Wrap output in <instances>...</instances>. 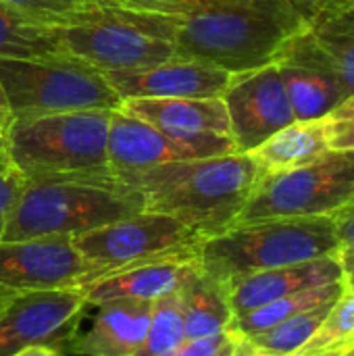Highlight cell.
I'll list each match as a JSON object with an SVG mask.
<instances>
[{
  "label": "cell",
  "instance_id": "obj_42",
  "mask_svg": "<svg viewBox=\"0 0 354 356\" xmlns=\"http://www.w3.org/2000/svg\"><path fill=\"white\" fill-rule=\"evenodd\" d=\"M348 356H354V350H353V353H351V355H348Z\"/></svg>",
  "mask_w": 354,
  "mask_h": 356
},
{
  "label": "cell",
  "instance_id": "obj_1",
  "mask_svg": "<svg viewBox=\"0 0 354 356\" xmlns=\"http://www.w3.org/2000/svg\"><path fill=\"white\" fill-rule=\"evenodd\" d=\"M307 25L294 0L217 2L175 15L173 44L177 56L244 73L273 65Z\"/></svg>",
  "mask_w": 354,
  "mask_h": 356
},
{
  "label": "cell",
  "instance_id": "obj_33",
  "mask_svg": "<svg viewBox=\"0 0 354 356\" xmlns=\"http://www.w3.org/2000/svg\"><path fill=\"white\" fill-rule=\"evenodd\" d=\"M340 246H354V196L330 215Z\"/></svg>",
  "mask_w": 354,
  "mask_h": 356
},
{
  "label": "cell",
  "instance_id": "obj_36",
  "mask_svg": "<svg viewBox=\"0 0 354 356\" xmlns=\"http://www.w3.org/2000/svg\"><path fill=\"white\" fill-rule=\"evenodd\" d=\"M354 350V344H342L334 348H323V350H305L296 353L294 356H348Z\"/></svg>",
  "mask_w": 354,
  "mask_h": 356
},
{
  "label": "cell",
  "instance_id": "obj_5",
  "mask_svg": "<svg viewBox=\"0 0 354 356\" xmlns=\"http://www.w3.org/2000/svg\"><path fill=\"white\" fill-rule=\"evenodd\" d=\"M142 211V192L119 179H27L2 240L73 238Z\"/></svg>",
  "mask_w": 354,
  "mask_h": 356
},
{
  "label": "cell",
  "instance_id": "obj_24",
  "mask_svg": "<svg viewBox=\"0 0 354 356\" xmlns=\"http://www.w3.org/2000/svg\"><path fill=\"white\" fill-rule=\"evenodd\" d=\"M344 290V282H332L319 288H309L303 292H294L290 296L277 298L265 307H259L255 311H248L244 315L234 317L232 323V332L238 336H255L259 332H265L303 311L315 309V307H323V305H332L338 300V296Z\"/></svg>",
  "mask_w": 354,
  "mask_h": 356
},
{
  "label": "cell",
  "instance_id": "obj_20",
  "mask_svg": "<svg viewBox=\"0 0 354 356\" xmlns=\"http://www.w3.org/2000/svg\"><path fill=\"white\" fill-rule=\"evenodd\" d=\"M334 121L332 117H319L309 121H292L267 142L250 152L261 179L277 173H286L305 167L332 150Z\"/></svg>",
  "mask_w": 354,
  "mask_h": 356
},
{
  "label": "cell",
  "instance_id": "obj_23",
  "mask_svg": "<svg viewBox=\"0 0 354 356\" xmlns=\"http://www.w3.org/2000/svg\"><path fill=\"white\" fill-rule=\"evenodd\" d=\"M0 58H69L50 25L31 21L0 0Z\"/></svg>",
  "mask_w": 354,
  "mask_h": 356
},
{
  "label": "cell",
  "instance_id": "obj_2",
  "mask_svg": "<svg viewBox=\"0 0 354 356\" xmlns=\"http://www.w3.org/2000/svg\"><path fill=\"white\" fill-rule=\"evenodd\" d=\"M259 181L261 171L244 152L167 163L123 179L142 192L144 211L177 219L200 240L232 229Z\"/></svg>",
  "mask_w": 354,
  "mask_h": 356
},
{
  "label": "cell",
  "instance_id": "obj_34",
  "mask_svg": "<svg viewBox=\"0 0 354 356\" xmlns=\"http://www.w3.org/2000/svg\"><path fill=\"white\" fill-rule=\"evenodd\" d=\"M294 2L303 8V13L309 17V21L317 15L342 10V8H348L354 4V0H294Z\"/></svg>",
  "mask_w": 354,
  "mask_h": 356
},
{
  "label": "cell",
  "instance_id": "obj_26",
  "mask_svg": "<svg viewBox=\"0 0 354 356\" xmlns=\"http://www.w3.org/2000/svg\"><path fill=\"white\" fill-rule=\"evenodd\" d=\"M186 342L179 292L152 302V317L144 342L131 356H171Z\"/></svg>",
  "mask_w": 354,
  "mask_h": 356
},
{
  "label": "cell",
  "instance_id": "obj_28",
  "mask_svg": "<svg viewBox=\"0 0 354 356\" xmlns=\"http://www.w3.org/2000/svg\"><path fill=\"white\" fill-rule=\"evenodd\" d=\"M4 4L13 6L21 15L29 17L31 21L44 25H56L65 17L98 2V0H2Z\"/></svg>",
  "mask_w": 354,
  "mask_h": 356
},
{
  "label": "cell",
  "instance_id": "obj_31",
  "mask_svg": "<svg viewBox=\"0 0 354 356\" xmlns=\"http://www.w3.org/2000/svg\"><path fill=\"white\" fill-rule=\"evenodd\" d=\"M236 340L234 332L209 336V338H196V340H186L171 356H221Z\"/></svg>",
  "mask_w": 354,
  "mask_h": 356
},
{
  "label": "cell",
  "instance_id": "obj_25",
  "mask_svg": "<svg viewBox=\"0 0 354 356\" xmlns=\"http://www.w3.org/2000/svg\"><path fill=\"white\" fill-rule=\"evenodd\" d=\"M332 305L303 311L265 332H259L255 336H244V338H248L267 356H294L296 353H300L307 346V342L317 334V330L323 323V319L328 317Z\"/></svg>",
  "mask_w": 354,
  "mask_h": 356
},
{
  "label": "cell",
  "instance_id": "obj_29",
  "mask_svg": "<svg viewBox=\"0 0 354 356\" xmlns=\"http://www.w3.org/2000/svg\"><path fill=\"white\" fill-rule=\"evenodd\" d=\"M25 177L21 171H17L15 167L6 169L4 173H0V242L4 238L6 225L10 221V215L21 198V192L25 188Z\"/></svg>",
  "mask_w": 354,
  "mask_h": 356
},
{
  "label": "cell",
  "instance_id": "obj_41",
  "mask_svg": "<svg viewBox=\"0 0 354 356\" xmlns=\"http://www.w3.org/2000/svg\"><path fill=\"white\" fill-rule=\"evenodd\" d=\"M0 146H4V131H0Z\"/></svg>",
  "mask_w": 354,
  "mask_h": 356
},
{
  "label": "cell",
  "instance_id": "obj_6",
  "mask_svg": "<svg viewBox=\"0 0 354 356\" xmlns=\"http://www.w3.org/2000/svg\"><path fill=\"white\" fill-rule=\"evenodd\" d=\"M338 248L340 242L330 217L265 219L234 225L202 240L198 244V265L227 284L242 275L330 257Z\"/></svg>",
  "mask_w": 354,
  "mask_h": 356
},
{
  "label": "cell",
  "instance_id": "obj_37",
  "mask_svg": "<svg viewBox=\"0 0 354 356\" xmlns=\"http://www.w3.org/2000/svg\"><path fill=\"white\" fill-rule=\"evenodd\" d=\"M10 121H13V115H10V108H8V100H6L4 88H2V83H0V131L6 134Z\"/></svg>",
  "mask_w": 354,
  "mask_h": 356
},
{
  "label": "cell",
  "instance_id": "obj_17",
  "mask_svg": "<svg viewBox=\"0 0 354 356\" xmlns=\"http://www.w3.org/2000/svg\"><path fill=\"white\" fill-rule=\"evenodd\" d=\"M106 156L108 169L119 181L159 165L200 159L190 146L169 138L154 125L123 113L121 108L111 113Z\"/></svg>",
  "mask_w": 354,
  "mask_h": 356
},
{
  "label": "cell",
  "instance_id": "obj_8",
  "mask_svg": "<svg viewBox=\"0 0 354 356\" xmlns=\"http://www.w3.org/2000/svg\"><path fill=\"white\" fill-rule=\"evenodd\" d=\"M353 196L354 150H330L305 167L263 177L236 225L284 217H330Z\"/></svg>",
  "mask_w": 354,
  "mask_h": 356
},
{
  "label": "cell",
  "instance_id": "obj_15",
  "mask_svg": "<svg viewBox=\"0 0 354 356\" xmlns=\"http://www.w3.org/2000/svg\"><path fill=\"white\" fill-rule=\"evenodd\" d=\"M196 267H198V246L119 267L94 280L81 290L88 307H96L121 298L156 302L163 296L179 292Z\"/></svg>",
  "mask_w": 354,
  "mask_h": 356
},
{
  "label": "cell",
  "instance_id": "obj_22",
  "mask_svg": "<svg viewBox=\"0 0 354 356\" xmlns=\"http://www.w3.org/2000/svg\"><path fill=\"white\" fill-rule=\"evenodd\" d=\"M275 65L296 121L328 117L348 100L342 86L317 67L290 60H277Z\"/></svg>",
  "mask_w": 354,
  "mask_h": 356
},
{
  "label": "cell",
  "instance_id": "obj_19",
  "mask_svg": "<svg viewBox=\"0 0 354 356\" xmlns=\"http://www.w3.org/2000/svg\"><path fill=\"white\" fill-rule=\"evenodd\" d=\"M96 315L86 334L67 342L73 355L79 356H131L146 338L152 302L144 300H111L96 305Z\"/></svg>",
  "mask_w": 354,
  "mask_h": 356
},
{
  "label": "cell",
  "instance_id": "obj_14",
  "mask_svg": "<svg viewBox=\"0 0 354 356\" xmlns=\"http://www.w3.org/2000/svg\"><path fill=\"white\" fill-rule=\"evenodd\" d=\"M113 90L125 98H221L234 73L215 65L173 56L144 69L102 71Z\"/></svg>",
  "mask_w": 354,
  "mask_h": 356
},
{
  "label": "cell",
  "instance_id": "obj_38",
  "mask_svg": "<svg viewBox=\"0 0 354 356\" xmlns=\"http://www.w3.org/2000/svg\"><path fill=\"white\" fill-rule=\"evenodd\" d=\"M15 356H69L65 353H61L58 348H52V346H31V348H25L21 350L19 355Z\"/></svg>",
  "mask_w": 354,
  "mask_h": 356
},
{
  "label": "cell",
  "instance_id": "obj_16",
  "mask_svg": "<svg viewBox=\"0 0 354 356\" xmlns=\"http://www.w3.org/2000/svg\"><path fill=\"white\" fill-rule=\"evenodd\" d=\"M277 60L325 71L351 98L354 94V4L313 17L307 29L286 44Z\"/></svg>",
  "mask_w": 354,
  "mask_h": 356
},
{
  "label": "cell",
  "instance_id": "obj_18",
  "mask_svg": "<svg viewBox=\"0 0 354 356\" xmlns=\"http://www.w3.org/2000/svg\"><path fill=\"white\" fill-rule=\"evenodd\" d=\"M338 280H342V269H340V261L336 252V254L321 257L315 261L236 277L227 282L230 305H232L234 317H238L259 307H265L277 298H284V296H290L294 292H303L309 288H319Z\"/></svg>",
  "mask_w": 354,
  "mask_h": 356
},
{
  "label": "cell",
  "instance_id": "obj_9",
  "mask_svg": "<svg viewBox=\"0 0 354 356\" xmlns=\"http://www.w3.org/2000/svg\"><path fill=\"white\" fill-rule=\"evenodd\" d=\"M71 240L88 263L106 271L184 248H194L202 242L177 219L154 211H142L108 225L77 234Z\"/></svg>",
  "mask_w": 354,
  "mask_h": 356
},
{
  "label": "cell",
  "instance_id": "obj_30",
  "mask_svg": "<svg viewBox=\"0 0 354 356\" xmlns=\"http://www.w3.org/2000/svg\"><path fill=\"white\" fill-rule=\"evenodd\" d=\"M330 117L334 121L332 150H354V94Z\"/></svg>",
  "mask_w": 354,
  "mask_h": 356
},
{
  "label": "cell",
  "instance_id": "obj_13",
  "mask_svg": "<svg viewBox=\"0 0 354 356\" xmlns=\"http://www.w3.org/2000/svg\"><path fill=\"white\" fill-rule=\"evenodd\" d=\"M119 108L190 146L200 159L236 152L221 98H125Z\"/></svg>",
  "mask_w": 354,
  "mask_h": 356
},
{
  "label": "cell",
  "instance_id": "obj_10",
  "mask_svg": "<svg viewBox=\"0 0 354 356\" xmlns=\"http://www.w3.org/2000/svg\"><path fill=\"white\" fill-rule=\"evenodd\" d=\"M88 263L71 238H31L0 242V294L86 288L106 275Z\"/></svg>",
  "mask_w": 354,
  "mask_h": 356
},
{
  "label": "cell",
  "instance_id": "obj_44",
  "mask_svg": "<svg viewBox=\"0 0 354 356\" xmlns=\"http://www.w3.org/2000/svg\"><path fill=\"white\" fill-rule=\"evenodd\" d=\"M119 2H125V0H119Z\"/></svg>",
  "mask_w": 354,
  "mask_h": 356
},
{
  "label": "cell",
  "instance_id": "obj_27",
  "mask_svg": "<svg viewBox=\"0 0 354 356\" xmlns=\"http://www.w3.org/2000/svg\"><path fill=\"white\" fill-rule=\"evenodd\" d=\"M342 344H354V288L344 286L338 300L332 305L328 317L319 325L317 334L300 350H323Z\"/></svg>",
  "mask_w": 354,
  "mask_h": 356
},
{
  "label": "cell",
  "instance_id": "obj_32",
  "mask_svg": "<svg viewBox=\"0 0 354 356\" xmlns=\"http://www.w3.org/2000/svg\"><path fill=\"white\" fill-rule=\"evenodd\" d=\"M129 6H138L144 10L165 13V15H186L196 8L217 4V2H238V0H125Z\"/></svg>",
  "mask_w": 354,
  "mask_h": 356
},
{
  "label": "cell",
  "instance_id": "obj_4",
  "mask_svg": "<svg viewBox=\"0 0 354 356\" xmlns=\"http://www.w3.org/2000/svg\"><path fill=\"white\" fill-rule=\"evenodd\" d=\"M113 111H71L13 119L4 134L10 165L29 181L117 179L106 142Z\"/></svg>",
  "mask_w": 354,
  "mask_h": 356
},
{
  "label": "cell",
  "instance_id": "obj_21",
  "mask_svg": "<svg viewBox=\"0 0 354 356\" xmlns=\"http://www.w3.org/2000/svg\"><path fill=\"white\" fill-rule=\"evenodd\" d=\"M179 302L186 325V340L232 332L234 311L230 305L227 284L202 271L200 265L182 286Z\"/></svg>",
  "mask_w": 354,
  "mask_h": 356
},
{
  "label": "cell",
  "instance_id": "obj_12",
  "mask_svg": "<svg viewBox=\"0 0 354 356\" xmlns=\"http://www.w3.org/2000/svg\"><path fill=\"white\" fill-rule=\"evenodd\" d=\"M236 152L250 154L294 119L277 65L234 73L221 96Z\"/></svg>",
  "mask_w": 354,
  "mask_h": 356
},
{
  "label": "cell",
  "instance_id": "obj_35",
  "mask_svg": "<svg viewBox=\"0 0 354 356\" xmlns=\"http://www.w3.org/2000/svg\"><path fill=\"white\" fill-rule=\"evenodd\" d=\"M338 261H340L344 286L354 288V246H340L338 248Z\"/></svg>",
  "mask_w": 354,
  "mask_h": 356
},
{
  "label": "cell",
  "instance_id": "obj_43",
  "mask_svg": "<svg viewBox=\"0 0 354 356\" xmlns=\"http://www.w3.org/2000/svg\"><path fill=\"white\" fill-rule=\"evenodd\" d=\"M2 298H4V296H2V294H0V300H2Z\"/></svg>",
  "mask_w": 354,
  "mask_h": 356
},
{
  "label": "cell",
  "instance_id": "obj_7",
  "mask_svg": "<svg viewBox=\"0 0 354 356\" xmlns=\"http://www.w3.org/2000/svg\"><path fill=\"white\" fill-rule=\"evenodd\" d=\"M0 83L13 119L121 106L104 73L75 58H0Z\"/></svg>",
  "mask_w": 354,
  "mask_h": 356
},
{
  "label": "cell",
  "instance_id": "obj_40",
  "mask_svg": "<svg viewBox=\"0 0 354 356\" xmlns=\"http://www.w3.org/2000/svg\"><path fill=\"white\" fill-rule=\"evenodd\" d=\"M234 342H236V340H234ZM232 350H234V344H232V346H230V348H227V350H225L221 356H232Z\"/></svg>",
  "mask_w": 354,
  "mask_h": 356
},
{
  "label": "cell",
  "instance_id": "obj_11",
  "mask_svg": "<svg viewBox=\"0 0 354 356\" xmlns=\"http://www.w3.org/2000/svg\"><path fill=\"white\" fill-rule=\"evenodd\" d=\"M88 309L83 290L10 294L0 300V356L31 346H67Z\"/></svg>",
  "mask_w": 354,
  "mask_h": 356
},
{
  "label": "cell",
  "instance_id": "obj_39",
  "mask_svg": "<svg viewBox=\"0 0 354 356\" xmlns=\"http://www.w3.org/2000/svg\"><path fill=\"white\" fill-rule=\"evenodd\" d=\"M13 165H10V159H8V154H6V148L4 146H0V173H4L6 169H10Z\"/></svg>",
  "mask_w": 354,
  "mask_h": 356
},
{
  "label": "cell",
  "instance_id": "obj_3",
  "mask_svg": "<svg viewBox=\"0 0 354 356\" xmlns=\"http://www.w3.org/2000/svg\"><path fill=\"white\" fill-rule=\"evenodd\" d=\"M65 56L100 71L144 69L173 56L175 15L98 0L50 25Z\"/></svg>",
  "mask_w": 354,
  "mask_h": 356
}]
</instances>
